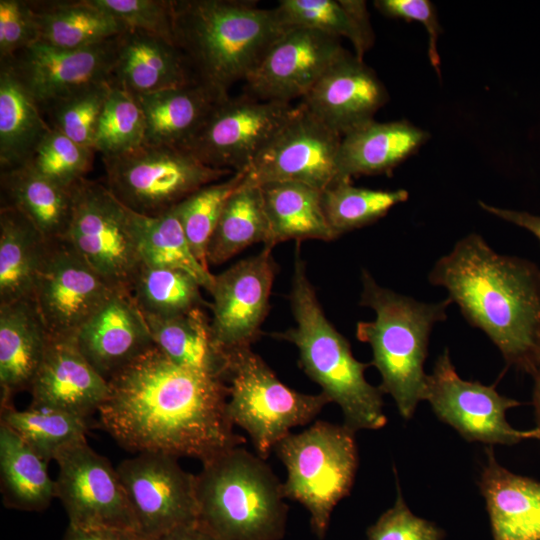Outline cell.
<instances>
[{"label":"cell","instance_id":"6da1fadb","mask_svg":"<svg viewBox=\"0 0 540 540\" xmlns=\"http://www.w3.org/2000/svg\"><path fill=\"white\" fill-rule=\"evenodd\" d=\"M228 397L224 379L180 366L154 346L108 380L97 415L125 450L204 463L246 441L234 432Z\"/></svg>","mask_w":540,"mask_h":540},{"label":"cell","instance_id":"7a4b0ae2","mask_svg":"<svg viewBox=\"0 0 540 540\" xmlns=\"http://www.w3.org/2000/svg\"><path fill=\"white\" fill-rule=\"evenodd\" d=\"M465 319L482 330L507 365L532 375L540 363V269L494 251L471 233L441 257L429 274Z\"/></svg>","mask_w":540,"mask_h":540},{"label":"cell","instance_id":"3957f363","mask_svg":"<svg viewBox=\"0 0 540 540\" xmlns=\"http://www.w3.org/2000/svg\"><path fill=\"white\" fill-rule=\"evenodd\" d=\"M290 26L247 0H173L177 47L200 83L228 95Z\"/></svg>","mask_w":540,"mask_h":540},{"label":"cell","instance_id":"277c9868","mask_svg":"<svg viewBox=\"0 0 540 540\" xmlns=\"http://www.w3.org/2000/svg\"><path fill=\"white\" fill-rule=\"evenodd\" d=\"M300 242L295 249L289 301L296 326L273 333L294 344L303 371L321 387L343 414L344 425L354 432L385 426L383 392L371 385L364 372L370 364L358 361L347 339L327 319L306 273Z\"/></svg>","mask_w":540,"mask_h":540},{"label":"cell","instance_id":"5b68a950","mask_svg":"<svg viewBox=\"0 0 540 540\" xmlns=\"http://www.w3.org/2000/svg\"><path fill=\"white\" fill-rule=\"evenodd\" d=\"M360 305L375 312L373 321H360L356 337L372 349L370 365L381 376L380 390L392 396L400 415L410 419L424 400L427 357L431 330L447 319L449 298L425 303L380 286L362 270Z\"/></svg>","mask_w":540,"mask_h":540},{"label":"cell","instance_id":"8992f818","mask_svg":"<svg viewBox=\"0 0 540 540\" xmlns=\"http://www.w3.org/2000/svg\"><path fill=\"white\" fill-rule=\"evenodd\" d=\"M195 475L198 522L220 540H281L288 506L283 484L257 454L234 447Z\"/></svg>","mask_w":540,"mask_h":540},{"label":"cell","instance_id":"52a82bcc","mask_svg":"<svg viewBox=\"0 0 540 540\" xmlns=\"http://www.w3.org/2000/svg\"><path fill=\"white\" fill-rule=\"evenodd\" d=\"M273 451L287 471L285 497L306 508L313 533L323 539L335 506L349 495L355 480V432L344 424L315 421L286 435Z\"/></svg>","mask_w":540,"mask_h":540},{"label":"cell","instance_id":"ba28073f","mask_svg":"<svg viewBox=\"0 0 540 540\" xmlns=\"http://www.w3.org/2000/svg\"><path fill=\"white\" fill-rule=\"evenodd\" d=\"M227 357L228 416L247 432L257 455L265 460L292 428L310 423L330 403L322 392L305 394L289 388L251 347Z\"/></svg>","mask_w":540,"mask_h":540},{"label":"cell","instance_id":"9c48e42d","mask_svg":"<svg viewBox=\"0 0 540 540\" xmlns=\"http://www.w3.org/2000/svg\"><path fill=\"white\" fill-rule=\"evenodd\" d=\"M105 185L125 207L144 216L161 215L199 188L235 172L205 165L178 146L143 144L102 157Z\"/></svg>","mask_w":540,"mask_h":540},{"label":"cell","instance_id":"30bf717a","mask_svg":"<svg viewBox=\"0 0 540 540\" xmlns=\"http://www.w3.org/2000/svg\"><path fill=\"white\" fill-rule=\"evenodd\" d=\"M72 195L64 239L111 288L131 292L143 266L134 212L97 181L81 180Z\"/></svg>","mask_w":540,"mask_h":540},{"label":"cell","instance_id":"8fae6325","mask_svg":"<svg viewBox=\"0 0 540 540\" xmlns=\"http://www.w3.org/2000/svg\"><path fill=\"white\" fill-rule=\"evenodd\" d=\"M295 110L249 94L225 97L182 148L207 166L246 172Z\"/></svg>","mask_w":540,"mask_h":540},{"label":"cell","instance_id":"7c38bea8","mask_svg":"<svg viewBox=\"0 0 540 540\" xmlns=\"http://www.w3.org/2000/svg\"><path fill=\"white\" fill-rule=\"evenodd\" d=\"M495 386L460 378L449 350L445 349L437 358L432 374H427L424 400L441 421L469 442L492 446L539 439L536 428L517 430L507 422L506 411L521 402L499 394Z\"/></svg>","mask_w":540,"mask_h":540},{"label":"cell","instance_id":"4fadbf2b","mask_svg":"<svg viewBox=\"0 0 540 540\" xmlns=\"http://www.w3.org/2000/svg\"><path fill=\"white\" fill-rule=\"evenodd\" d=\"M341 139L300 103L247 169L243 184L298 182L324 191L338 182Z\"/></svg>","mask_w":540,"mask_h":540},{"label":"cell","instance_id":"5bb4252c","mask_svg":"<svg viewBox=\"0 0 540 540\" xmlns=\"http://www.w3.org/2000/svg\"><path fill=\"white\" fill-rule=\"evenodd\" d=\"M178 459L138 453L116 467L139 532L147 540L198 521L195 475Z\"/></svg>","mask_w":540,"mask_h":540},{"label":"cell","instance_id":"9a60e30c","mask_svg":"<svg viewBox=\"0 0 540 540\" xmlns=\"http://www.w3.org/2000/svg\"><path fill=\"white\" fill-rule=\"evenodd\" d=\"M55 462L56 498L77 527H107L139 532L117 469L87 442L62 450Z\"/></svg>","mask_w":540,"mask_h":540},{"label":"cell","instance_id":"2e32d148","mask_svg":"<svg viewBox=\"0 0 540 540\" xmlns=\"http://www.w3.org/2000/svg\"><path fill=\"white\" fill-rule=\"evenodd\" d=\"M115 291L61 239L48 243L32 299L50 337L73 339Z\"/></svg>","mask_w":540,"mask_h":540},{"label":"cell","instance_id":"e0dca14e","mask_svg":"<svg viewBox=\"0 0 540 540\" xmlns=\"http://www.w3.org/2000/svg\"><path fill=\"white\" fill-rule=\"evenodd\" d=\"M277 273L272 248L242 259L214 275L209 293L211 327L221 350L228 353L251 347L260 337L269 311V299Z\"/></svg>","mask_w":540,"mask_h":540},{"label":"cell","instance_id":"ac0fdd59","mask_svg":"<svg viewBox=\"0 0 540 540\" xmlns=\"http://www.w3.org/2000/svg\"><path fill=\"white\" fill-rule=\"evenodd\" d=\"M117 43L118 36L67 49L39 40L1 62L11 67L41 109L87 86L113 81Z\"/></svg>","mask_w":540,"mask_h":540},{"label":"cell","instance_id":"d6986e66","mask_svg":"<svg viewBox=\"0 0 540 540\" xmlns=\"http://www.w3.org/2000/svg\"><path fill=\"white\" fill-rule=\"evenodd\" d=\"M346 51L338 38L311 28L290 26L246 78L247 94L285 103L303 98Z\"/></svg>","mask_w":540,"mask_h":540},{"label":"cell","instance_id":"ffe728a7","mask_svg":"<svg viewBox=\"0 0 540 540\" xmlns=\"http://www.w3.org/2000/svg\"><path fill=\"white\" fill-rule=\"evenodd\" d=\"M389 100L373 69L346 51L302 98L301 103L342 137L374 120Z\"/></svg>","mask_w":540,"mask_h":540},{"label":"cell","instance_id":"44dd1931","mask_svg":"<svg viewBox=\"0 0 540 540\" xmlns=\"http://www.w3.org/2000/svg\"><path fill=\"white\" fill-rule=\"evenodd\" d=\"M73 340L85 359L107 381L155 346L131 292L122 290L112 294Z\"/></svg>","mask_w":540,"mask_h":540},{"label":"cell","instance_id":"7402d4cb","mask_svg":"<svg viewBox=\"0 0 540 540\" xmlns=\"http://www.w3.org/2000/svg\"><path fill=\"white\" fill-rule=\"evenodd\" d=\"M29 392L33 407L97 414L108 394L105 380L81 354L73 339L50 337Z\"/></svg>","mask_w":540,"mask_h":540},{"label":"cell","instance_id":"603a6c76","mask_svg":"<svg viewBox=\"0 0 540 540\" xmlns=\"http://www.w3.org/2000/svg\"><path fill=\"white\" fill-rule=\"evenodd\" d=\"M113 83L132 95H143L197 82L173 42L127 29L118 36Z\"/></svg>","mask_w":540,"mask_h":540},{"label":"cell","instance_id":"cb8c5ba5","mask_svg":"<svg viewBox=\"0 0 540 540\" xmlns=\"http://www.w3.org/2000/svg\"><path fill=\"white\" fill-rule=\"evenodd\" d=\"M488 447L479 487L493 540H540V482L501 466Z\"/></svg>","mask_w":540,"mask_h":540},{"label":"cell","instance_id":"d4e9b609","mask_svg":"<svg viewBox=\"0 0 540 540\" xmlns=\"http://www.w3.org/2000/svg\"><path fill=\"white\" fill-rule=\"evenodd\" d=\"M429 138L428 131L407 120H372L342 137L337 156L338 181L390 174Z\"/></svg>","mask_w":540,"mask_h":540},{"label":"cell","instance_id":"484cf974","mask_svg":"<svg viewBox=\"0 0 540 540\" xmlns=\"http://www.w3.org/2000/svg\"><path fill=\"white\" fill-rule=\"evenodd\" d=\"M50 335L33 299L0 304L1 406L30 389Z\"/></svg>","mask_w":540,"mask_h":540},{"label":"cell","instance_id":"4316f807","mask_svg":"<svg viewBox=\"0 0 540 540\" xmlns=\"http://www.w3.org/2000/svg\"><path fill=\"white\" fill-rule=\"evenodd\" d=\"M145 118V143L183 146L224 95L200 82L134 95Z\"/></svg>","mask_w":540,"mask_h":540},{"label":"cell","instance_id":"83f0119b","mask_svg":"<svg viewBox=\"0 0 540 540\" xmlns=\"http://www.w3.org/2000/svg\"><path fill=\"white\" fill-rule=\"evenodd\" d=\"M144 317L154 345L172 362L226 381L228 357L214 339L205 308Z\"/></svg>","mask_w":540,"mask_h":540},{"label":"cell","instance_id":"f1b7e54d","mask_svg":"<svg viewBox=\"0 0 540 540\" xmlns=\"http://www.w3.org/2000/svg\"><path fill=\"white\" fill-rule=\"evenodd\" d=\"M48 243L21 212L1 204L0 304L33 298Z\"/></svg>","mask_w":540,"mask_h":540},{"label":"cell","instance_id":"f546056e","mask_svg":"<svg viewBox=\"0 0 540 540\" xmlns=\"http://www.w3.org/2000/svg\"><path fill=\"white\" fill-rule=\"evenodd\" d=\"M4 205L21 212L51 242L64 239L69 228L72 188L62 187L27 165L1 171Z\"/></svg>","mask_w":540,"mask_h":540},{"label":"cell","instance_id":"4dcf8cb0","mask_svg":"<svg viewBox=\"0 0 540 540\" xmlns=\"http://www.w3.org/2000/svg\"><path fill=\"white\" fill-rule=\"evenodd\" d=\"M259 187L269 222L268 248L288 240L338 238L324 213L323 191L298 182H270Z\"/></svg>","mask_w":540,"mask_h":540},{"label":"cell","instance_id":"1f68e13d","mask_svg":"<svg viewBox=\"0 0 540 540\" xmlns=\"http://www.w3.org/2000/svg\"><path fill=\"white\" fill-rule=\"evenodd\" d=\"M40 457L13 430L0 423V485L7 508L41 512L56 497L55 480Z\"/></svg>","mask_w":540,"mask_h":540},{"label":"cell","instance_id":"d6a6232c","mask_svg":"<svg viewBox=\"0 0 540 540\" xmlns=\"http://www.w3.org/2000/svg\"><path fill=\"white\" fill-rule=\"evenodd\" d=\"M35 13L39 40L76 49L96 45L122 34L127 28L91 0L29 1Z\"/></svg>","mask_w":540,"mask_h":540},{"label":"cell","instance_id":"836d02e7","mask_svg":"<svg viewBox=\"0 0 540 540\" xmlns=\"http://www.w3.org/2000/svg\"><path fill=\"white\" fill-rule=\"evenodd\" d=\"M41 109L11 67L0 68V166L1 171L26 164L50 131Z\"/></svg>","mask_w":540,"mask_h":540},{"label":"cell","instance_id":"e575fe53","mask_svg":"<svg viewBox=\"0 0 540 540\" xmlns=\"http://www.w3.org/2000/svg\"><path fill=\"white\" fill-rule=\"evenodd\" d=\"M275 12L286 26L318 30L329 36L348 39L357 58L374 44L367 4L362 0H280Z\"/></svg>","mask_w":540,"mask_h":540},{"label":"cell","instance_id":"d590c367","mask_svg":"<svg viewBox=\"0 0 540 540\" xmlns=\"http://www.w3.org/2000/svg\"><path fill=\"white\" fill-rule=\"evenodd\" d=\"M262 242L268 247L270 229L259 186L243 182L228 198L211 236L208 264H223L245 248Z\"/></svg>","mask_w":540,"mask_h":540},{"label":"cell","instance_id":"8d00e7d4","mask_svg":"<svg viewBox=\"0 0 540 540\" xmlns=\"http://www.w3.org/2000/svg\"><path fill=\"white\" fill-rule=\"evenodd\" d=\"M134 221L143 265L185 271L209 291L214 275L192 252L174 207L158 216L134 212Z\"/></svg>","mask_w":540,"mask_h":540},{"label":"cell","instance_id":"74e56055","mask_svg":"<svg viewBox=\"0 0 540 540\" xmlns=\"http://www.w3.org/2000/svg\"><path fill=\"white\" fill-rule=\"evenodd\" d=\"M13 430L46 462L65 448L86 441L87 419L62 410L33 407L17 410L1 406V422Z\"/></svg>","mask_w":540,"mask_h":540},{"label":"cell","instance_id":"f35d334b","mask_svg":"<svg viewBox=\"0 0 540 540\" xmlns=\"http://www.w3.org/2000/svg\"><path fill=\"white\" fill-rule=\"evenodd\" d=\"M409 197L405 189L376 190L356 187L349 180L334 183L322 192L328 224L337 237L369 225Z\"/></svg>","mask_w":540,"mask_h":540},{"label":"cell","instance_id":"ab89813d","mask_svg":"<svg viewBox=\"0 0 540 540\" xmlns=\"http://www.w3.org/2000/svg\"><path fill=\"white\" fill-rule=\"evenodd\" d=\"M201 285L185 271L143 265L131 294L144 315L167 317L210 304L201 295Z\"/></svg>","mask_w":540,"mask_h":540},{"label":"cell","instance_id":"60d3db41","mask_svg":"<svg viewBox=\"0 0 540 540\" xmlns=\"http://www.w3.org/2000/svg\"><path fill=\"white\" fill-rule=\"evenodd\" d=\"M244 177L245 172H235L225 179L199 188L174 207L192 252L207 269V250L211 236L228 198L240 186Z\"/></svg>","mask_w":540,"mask_h":540},{"label":"cell","instance_id":"b9f144b4","mask_svg":"<svg viewBox=\"0 0 540 540\" xmlns=\"http://www.w3.org/2000/svg\"><path fill=\"white\" fill-rule=\"evenodd\" d=\"M145 130L135 96L112 82L96 131L95 152L108 157L132 151L145 143Z\"/></svg>","mask_w":540,"mask_h":540},{"label":"cell","instance_id":"7bdbcfd3","mask_svg":"<svg viewBox=\"0 0 540 540\" xmlns=\"http://www.w3.org/2000/svg\"><path fill=\"white\" fill-rule=\"evenodd\" d=\"M112 82L87 86L52 103L46 108L50 126L77 144L94 150L97 127Z\"/></svg>","mask_w":540,"mask_h":540},{"label":"cell","instance_id":"ee69618b","mask_svg":"<svg viewBox=\"0 0 540 540\" xmlns=\"http://www.w3.org/2000/svg\"><path fill=\"white\" fill-rule=\"evenodd\" d=\"M95 151L83 147L51 127L26 164L56 184L72 188L85 179Z\"/></svg>","mask_w":540,"mask_h":540},{"label":"cell","instance_id":"f6af8a7d","mask_svg":"<svg viewBox=\"0 0 540 540\" xmlns=\"http://www.w3.org/2000/svg\"><path fill=\"white\" fill-rule=\"evenodd\" d=\"M91 2L110 13L127 29L145 32L175 43L171 0H91Z\"/></svg>","mask_w":540,"mask_h":540},{"label":"cell","instance_id":"bcb514c9","mask_svg":"<svg viewBox=\"0 0 540 540\" xmlns=\"http://www.w3.org/2000/svg\"><path fill=\"white\" fill-rule=\"evenodd\" d=\"M394 505L366 531L368 540H443L445 532L435 523L412 513L398 483Z\"/></svg>","mask_w":540,"mask_h":540},{"label":"cell","instance_id":"7dc6e473","mask_svg":"<svg viewBox=\"0 0 540 540\" xmlns=\"http://www.w3.org/2000/svg\"><path fill=\"white\" fill-rule=\"evenodd\" d=\"M37 41L39 29L30 2L0 0V59H8Z\"/></svg>","mask_w":540,"mask_h":540},{"label":"cell","instance_id":"c3c4849f","mask_svg":"<svg viewBox=\"0 0 540 540\" xmlns=\"http://www.w3.org/2000/svg\"><path fill=\"white\" fill-rule=\"evenodd\" d=\"M374 6L383 15L390 18L417 21L428 33V57L437 75H441V60L437 49V41L442 28L438 20L436 8L429 0H377Z\"/></svg>","mask_w":540,"mask_h":540},{"label":"cell","instance_id":"681fc988","mask_svg":"<svg viewBox=\"0 0 540 540\" xmlns=\"http://www.w3.org/2000/svg\"><path fill=\"white\" fill-rule=\"evenodd\" d=\"M63 540H147L140 533L107 527H77L68 524Z\"/></svg>","mask_w":540,"mask_h":540},{"label":"cell","instance_id":"f907efd6","mask_svg":"<svg viewBox=\"0 0 540 540\" xmlns=\"http://www.w3.org/2000/svg\"><path fill=\"white\" fill-rule=\"evenodd\" d=\"M478 204L484 211L530 231L540 240V216L524 211L495 207L483 201H479Z\"/></svg>","mask_w":540,"mask_h":540},{"label":"cell","instance_id":"816d5d0a","mask_svg":"<svg viewBox=\"0 0 540 540\" xmlns=\"http://www.w3.org/2000/svg\"><path fill=\"white\" fill-rule=\"evenodd\" d=\"M153 540H220L198 521L171 529Z\"/></svg>","mask_w":540,"mask_h":540},{"label":"cell","instance_id":"f5cc1de1","mask_svg":"<svg viewBox=\"0 0 540 540\" xmlns=\"http://www.w3.org/2000/svg\"><path fill=\"white\" fill-rule=\"evenodd\" d=\"M532 376L534 379L533 404H534L535 417H536V422H537L536 429L538 430L539 436H540V363L538 364ZM539 440H540V437H539Z\"/></svg>","mask_w":540,"mask_h":540}]
</instances>
